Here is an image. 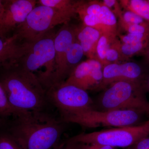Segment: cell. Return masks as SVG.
<instances>
[{
	"mask_svg": "<svg viewBox=\"0 0 149 149\" xmlns=\"http://www.w3.org/2000/svg\"><path fill=\"white\" fill-rule=\"evenodd\" d=\"M14 117L8 131L22 149H54L66 123L47 111H23Z\"/></svg>",
	"mask_w": 149,
	"mask_h": 149,
	"instance_id": "6da1fadb",
	"label": "cell"
},
{
	"mask_svg": "<svg viewBox=\"0 0 149 149\" xmlns=\"http://www.w3.org/2000/svg\"><path fill=\"white\" fill-rule=\"evenodd\" d=\"M0 84L17 116L23 111H45L50 104L36 74L18 66L0 71Z\"/></svg>",
	"mask_w": 149,
	"mask_h": 149,
	"instance_id": "7a4b0ae2",
	"label": "cell"
},
{
	"mask_svg": "<svg viewBox=\"0 0 149 149\" xmlns=\"http://www.w3.org/2000/svg\"><path fill=\"white\" fill-rule=\"evenodd\" d=\"M94 102V109L139 111L149 114L146 82L121 80L111 83Z\"/></svg>",
	"mask_w": 149,
	"mask_h": 149,
	"instance_id": "3957f363",
	"label": "cell"
},
{
	"mask_svg": "<svg viewBox=\"0 0 149 149\" xmlns=\"http://www.w3.org/2000/svg\"><path fill=\"white\" fill-rule=\"evenodd\" d=\"M56 33L54 29L35 41L23 43L22 54L16 65L34 74L44 68L39 80L45 89L54 70Z\"/></svg>",
	"mask_w": 149,
	"mask_h": 149,
	"instance_id": "277c9868",
	"label": "cell"
},
{
	"mask_svg": "<svg viewBox=\"0 0 149 149\" xmlns=\"http://www.w3.org/2000/svg\"><path fill=\"white\" fill-rule=\"evenodd\" d=\"M73 17L56 9L38 4L11 37L19 43L31 42L54 29L56 25L68 23Z\"/></svg>",
	"mask_w": 149,
	"mask_h": 149,
	"instance_id": "5b68a950",
	"label": "cell"
},
{
	"mask_svg": "<svg viewBox=\"0 0 149 149\" xmlns=\"http://www.w3.org/2000/svg\"><path fill=\"white\" fill-rule=\"evenodd\" d=\"M144 114L133 110L99 111L93 109L60 116V119L65 123H76L85 128H120L141 124Z\"/></svg>",
	"mask_w": 149,
	"mask_h": 149,
	"instance_id": "8992f818",
	"label": "cell"
},
{
	"mask_svg": "<svg viewBox=\"0 0 149 149\" xmlns=\"http://www.w3.org/2000/svg\"><path fill=\"white\" fill-rule=\"evenodd\" d=\"M149 135V120L139 125L82 133L68 141L74 143L97 144L113 148L131 146Z\"/></svg>",
	"mask_w": 149,
	"mask_h": 149,
	"instance_id": "52a82bcc",
	"label": "cell"
},
{
	"mask_svg": "<svg viewBox=\"0 0 149 149\" xmlns=\"http://www.w3.org/2000/svg\"><path fill=\"white\" fill-rule=\"evenodd\" d=\"M50 105L55 107L60 116L94 109V102L87 91L64 82L46 90Z\"/></svg>",
	"mask_w": 149,
	"mask_h": 149,
	"instance_id": "ba28073f",
	"label": "cell"
},
{
	"mask_svg": "<svg viewBox=\"0 0 149 149\" xmlns=\"http://www.w3.org/2000/svg\"><path fill=\"white\" fill-rule=\"evenodd\" d=\"M76 40L74 26L70 25L69 22L63 24L56 33L54 39V70L46 90L53 85L63 83L66 80L65 61L67 52Z\"/></svg>",
	"mask_w": 149,
	"mask_h": 149,
	"instance_id": "9c48e42d",
	"label": "cell"
},
{
	"mask_svg": "<svg viewBox=\"0 0 149 149\" xmlns=\"http://www.w3.org/2000/svg\"><path fill=\"white\" fill-rule=\"evenodd\" d=\"M103 67L97 60L88 59L80 63L64 83L84 91H99L103 79Z\"/></svg>",
	"mask_w": 149,
	"mask_h": 149,
	"instance_id": "30bf717a",
	"label": "cell"
},
{
	"mask_svg": "<svg viewBox=\"0 0 149 149\" xmlns=\"http://www.w3.org/2000/svg\"><path fill=\"white\" fill-rule=\"evenodd\" d=\"M5 9L0 22V37H11L17 27L22 24L34 8L35 0H7L4 1Z\"/></svg>",
	"mask_w": 149,
	"mask_h": 149,
	"instance_id": "8fae6325",
	"label": "cell"
},
{
	"mask_svg": "<svg viewBox=\"0 0 149 149\" xmlns=\"http://www.w3.org/2000/svg\"><path fill=\"white\" fill-rule=\"evenodd\" d=\"M103 79L100 90H104L111 83L121 80L146 82L148 74L143 67L133 61L111 63L103 69Z\"/></svg>",
	"mask_w": 149,
	"mask_h": 149,
	"instance_id": "7c38bea8",
	"label": "cell"
},
{
	"mask_svg": "<svg viewBox=\"0 0 149 149\" xmlns=\"http://www.w3.org/2000/svg\"><path fill=\"white\" fill-rule=\"evenodd\" d=\"M22 49L23 44L12 37H0V71L16 66L22 54Z\"/></svg>",
	"mask_w": 149,
	"mask_h": 149,
	"instance_id": "4fadbf2b",
	"label": "cell"
},
{
	"mask_svg": "<svg viewBox=\"0 0 149 149\" xmlns=\"http://www.w3.org/2000/svg\"><path fill=\"white\" fill-rule=\"evenodd\" d=\"M76 40L83 48L84 55L95 59L96 48L101 33L93 27L82 24L74 26Z\"/></svg>",
	"mask_w": 149,
	"mask_h": 149,
	"instance_id": "5bb4252c",
	"label": "cell"
},
{
	"mask_svg": "<svg viewBox=\"0 0 149 149\" xmlns=\"http://www.w3.org/2000/svg\"><path fill=\"white\" fill-rule=\"evenodd\" d=\"M84 55L83 48L77 40H75L67 52L65 61V73L67 78L72 70L80 63Z\"/></svg>",
	"mask_w": 149,
	"mask_h": 149,
	"instance_id": "9a60e30c",
	"label": "cell"
},
{
	"mask_svg": "<svg viewBox=\"0 0 149 149\" xmlns=\"http://www.w3.org/2000/svg\"><path fill=\"white\" fill-rule=\"evenodd\" d=\"M122 8L130 11L149 23V3L146 0H120Z\"/></svg>",
	"mask_w": 149,
	"mask_h": 149,
	"instance_id": "2e32d148",
	"label": "cell"
},
{
	"mask_svg": "<svg viewBox=\"0 0 149 149\" xmlns=\"http://www.w3.org/2000/svg\"><path fill=\"white\" fill-rule=\"evenodd\" d=\"M80 1L73 0H39L37 4L56 9L60 11L74 16Z\"/></svg>",
	"mask_w": 149,
	"mask_h": 149,
	"instance_id": "e0dca14e",
	"label": "cell"
},
{
	"mask_svg": "<svg viewBox=\"0 0 149 149\" xmlns=\"http://www.w3.org/2000/svg\"><path fill=\"white\" fill-rule=\"evenodd\" d=\"M118 35L113 33H104L99 39L96 48L95 59L101 64L103 68L109 65L106 59V54L109 46L117 38Z\"/></svg>",
	"mask_w": 149,
	"mask_h": 149,
	"instance_id": "ac0fdd59",
	"label": "cell"
},
{
	"mask_svg": "<svg viewBox=\"0 0 149 149\" xmlns=\"http://www.w3.org/2000/svg\"><path fill=\"white\" fill-rule=\"evenodd\" d=\"M149 45V41L132 44L121 43L120 50L122 61H128L133 56L143 54Z\"/></svg>",
	"mask_w": 149,
	"mask_h": 149,
	"instance_id": "d6986e66",
	"label": "cell"
},
{
	"mask_svg": "<svg viewBox=\"0 0 149 149\" xmlns=\"http://www.w3.org/2000/svg\"><path fill=\"white\" fill-rule=\"evenodd\" d=\"M121 45L120 40L116 38L109 46L106 54V59L109 64L120 63V62L122 61Z\"/></svg>",
	"mask_w": 149,
	"mask_h": 149,
	"instance_id": "ffe728a7",
	"label": "cell"
},
{
	"mask_svg": "<svg viewBox=\"0 0 149 149\" xmlns=\"http://www.w3.org/2000/svg\"><path fill=\"white\" fill-rule=\"evenodd\" d=\"M17 116V113L10 106L5 92L0 84V117L4 118L8 116Z\"/></svg>",
	"mask_w": 149,
	"mask_h": 149,
	"instance_id": "44dd1931",
	"label": "cell"
},
{
	"mask_svg": "<svg viewBox=\"0 0 149 149\" xmlns=\"http://www.w3.org/2000/svg\"><path fill=\"white\" fill-rule=\"evenodd\" d=\"M120 27L128 33L149 34V23L146 22L139 24H128L119 22Z\"/></svg>",
	"mask_w": 149,
	"mask_h": 149,
	"instance_id": "7402d4cb",
	"label": "cell"
},
{
	"mask_svg": "<svg viewBox=\"0 0 149 149\" xmlns=\"http://www.w3.org/2000/svg\"><path fill=\"white\" fill-rule=\"evenodd\" d=\"M0 149H22L8 131L0 132Z\"/></svg>",
	"mask_w": 149,
	"mask_h": 149,
	"instance_id": "603a6c76",
	"label": "cell"
},
{
	"mask_svg": "<svg viewBox=\"0 0 149 149\" xmlns=\"http://www.w3.org/2000/svg\"><path fill=\"white\" fill-rule=\"evenodd\" d=\"M120 41L123 44H132L149 41V34L128 33L125 35H118Z\"/></svg>",
	"mask_w": 149,
	"mask_h": 149,
	"instance_id": "cb8c5ba5",
	"label": "cell"
},
{
	"mask_svg": "<svg viewBox=\"0 0 149 149\" xmlns=\"http://www.w3.org/2000/svg\"><path fill=\"white\" fill-rule=\"evenodd\" d=\"M119 22L128 24H139L146 22V20L130 11H123L119 17Z\"/></svg>",
	"mask_w": 149,
	"mask_h": 149,
	"instance_id": "d4e9b609",
	"label": "cell"
},
{
	"mask_svg": "<svg viewBox=\"0 0 149 149\" xmlns=\"http://www.w3.org/2000/svg\"><path fill=\"white\" fill-rule=\"evenodd\" d=\"M103 3L116 16L119 18L123 12L119 1L116 0H103Z\"/></svg>",
	"mask_w": 149,
	"mask_h": 149,
	"instance_id": "484cf974",
	"label": "cell"
},
{
	"mask_svg": "<svg viewBox=\"0 0 149 149\" xmlns=\"http://www.w3.org/2000/svg\"><path fill=\"white\" fill-rule=\"evenodd\" d=\"M76 149H116V148L97 144L74 143Z\"/></svg>",
	"mask_w": 149,
	"mask_h": 149,
	"instance_id": "4316f807",
	"label": "cell"
},
{
	"mask_svg": "<svg viewBox=\"0 0 149 149\" xmlns=\"http://www.w3.org/2000/svg\"><path fill=\"white\" fill-rule=\"evenodd\" d=\"M131 149H149V136L141 139L130 146Z\"/></svg>",
	"mask_w": 149,
	"mask_h": 149,
	"instance_id": "83f0119b",
	"label": "cell"
},
{
	"mask_svg": "<svg viewBox=\"0 0 149 149\" xmlns=\"http://www.w3.org/2000/svg\"><path fill=\"white\" fill-rule=\"evenodd\" d=\"M54 149H76V148L74 143L67 141L63 143L59 144L58 146H57Z\"/></svg>",
	"mask_w": 149,
	"mask_h": 149,
	"instance_id": "f1b7e54d",
	"label": "cell"
},
{
	"mask_svg": "<svg viewBox=\"0 0 149 149\" xmlns=\"http://www.w3.org/2000/svg\"><path fill=\"white\" fill-rule=\"evenodd\" d=\"M5 9L4 1L0 0V22L2 18Z\"/></svg>",
	"mask_w": 149,
	"mask_h": 149,
	"instance_id": "f546056e",
	"label": "cell"
},
{
	"mask_svg": "<svg viewBox=\"0 0 149 149\" xmlns=\"http://www.w3.org/2000/svg\"><path fill=\"white\" fill-rule=\"evenodd\" d=\"M143 55L145 57L146 61L149 63V45L147 47V49H146Z\"/></svg>",
	"mask_w": 149,
	"mask_h": 149,
	"instance_id": "4dcf8cb0",
	"label": "cell"
},
{
	"mask_svg": "<svg viewBox=\"0 0 149 149\" xmlns=\"http://www.w3.org/2000/svg\"><path fill=\"white\" fill-rule=\"evenodd\" d=\"M6 120L5 118L0 117V128L3 127L5 125Z\"/></svg>",
	"mask_w": 149,
	"mask_h": 149,
	"instance_id": "1f68e13d",
	"label": "cell"
},
{
	"mask_svg": "<svg viewBox=\"0 0 149 149\" xmlns=\"http://www.w3.org/2000/svg\"><path fill=\"white\" fill-rule=\"evenodd\" d=\"M146 86L147 91H148L149 93V74H148V77H147L146 80Z\"/></svg>",
	"mask_w": 149,
	"mask_h": 149,
	"instance_id": "d6a6232c",
	"label": "cell"
},
{
	"mask_svg": "<svg viewBox=\"0 0 149 149\" xmlns=\"http://www.w3.org/2000/svg\"><path fill=\"white\" fill-rule=\"evenodd\" d=\"M125 149H131V148H130V147H128V148H126Z\"/></svg>",
	"mask_w": 149,
	"mask_h": 149,
	"instance_id": "836d02e7",
	"label": "cell"
},
{
	"mask_svg": "<svg viewBox=\"0 0 149 149\" xmlns=\"http://www.w3.org/2000/svg\"><path fill=\"white\" fill-rule=\"evenodd\" d=\"M148 3H149V0H148Z\"/></svg>",
	"mask_w": 149,
	"mask_h": 149,
	"instance_id": "e575fe53",
	"label": "cell"
}]
</instances>
